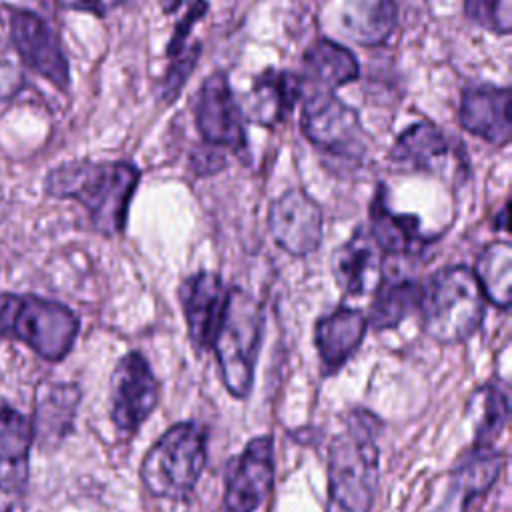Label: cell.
<instances>
[{"instance_id":"cell-27","label":"cell","mask_w":512,"mask_h":512,"mask_svg":"<svg viewBox=\"0 0 512 512\" xmlns=\"http://www.w3.org/2000/svg\"><path fill=\"white\" fill-rule=\"evenodd\" d=\"M470 414L474 422V434L478 446H486L494 436L502 432L510 414V400L504 386L490 382L478 388L470 400Z\"/></svg>"},{"instance_id":"cell-6","label":"cell","mask_w":512,"mask_h":512,"mask_svg":"<svg viewBox=\"0 0 512 512\" xmlns=\"http://www.w3.org/2000/svg\"><path fill=\"white\" fill-rule=\"evenodd\" d=\"M76 314L32 294H0V336L16 338L46 360H62L78 334Z\"/></svg>"},{"instance_id":"cell-18","label":"cell","mask_w":512,"mask_h":512,"mask_svg":"<svg viewBox=\"0 0 512 512\" xmlns=\"http://www.w3.org/2000/svg\"><path fill=\"white\" fill-rule=\"evenodd\" d=\"M366 328V314L348 306H340L316 322L314 344L326 372L338 370L356 352Z\"/></svg>"},{"instance_id":"cell-25","label":"cell","mask_w":512,"mask_h":512,"mask_svg":"<svg viewBox=\"0 0 512 512\" xmlns=\"http://www.w3.org/2000/svg\"><path fill=\"white\" fill-rule=\"evenodd\" d=\"M482 294L494 306L508 310L512 302V246L506 240L488 244L472 270Z\"/></svg>"},{"instance_id":"cell-12","label":"cell","mask_w":512,"mask_h":512,"mask_svg":"<svg viewBox=\"0 0 512 512\" xmlns=\"http://www.w3.org/2000/svg\"><path fill=\"white\" fill-rule=\"evenodd\" d=\"M10 36L22 62L52 82L58 90H68L70 68L52 28L26 8L10 10Z\"/></svg>"},{"instance_id":"cell-17","label":"cell","mask_w":512,"mask_h":512,"mask_svg":"<svg viewBox=\"0 0 512 512\" xmlns=\"http://www.w3.org/2000/svg\"><path fill=\"white\" fill-rule=\"evenodd\" d=\"M360 64L356 56L342 44L318 38L302 56V90L310 92H334L338 86L356 80ZM302 94V96H304Z\"/></svg>"},{"instance_id":"cell-8","label":"cell","mask_w":512,"mask_h":512,"mask_svg":"<svg viewBox=\"0 0 512 512\" xmlns=\"http://www.w3.org/2000/svg\"><path fill=\"white\" fill-rule=\"evenodd\" d=\"M194 120L204 144L222 152L244 148V116L226 72H214L202 82L194 100Z\"/></svg>"},{"instance_id":"cell-28","label":"cell","mask_w":512,"mask_h":512,"mask_svg":"<svg viewBox=\"0 0 512 512\" xmlns=\"http://www.w3.org/2000/svg\"><path fill=\"white\" fill-rule=\"evenodd\" d=\"M464 14L494 34L508 36L512 32V0H464Z\"/></svg>"},{"instance_id":"cell-22","label":"cell","mask_w":512,"mask_h":512,"mask_svg":"<svg viewBox=\"0 0 512 512\" xmlns=\"http://www.w3.org/2000/svg\"><path fill=\"white\" fill-rule=\"evenodd\" d=\"M450 154L448 136L432 122L422 120L400 132L390 148V160L408 170L432 172Z\"/></svg>"},{"instance_id":"cell-5","label":"cell","mask_w":512,"mask_h":512,"mask_svg":"<svg viewBox=\"0 0 512 512\" xmlns=\"http://www.w3.org/2000/svg\"><path fill=\"white\" fill-rule=\"evenodd\" d=\"M206 464V430L196 422L170 426L142 460L140 476L158 498H188Z\"/></svg>"},{"instance_id":"cell-29","label":"cell","mask_w":512,"mask_h":512,"mask_svg":"<svg viewBox=\"0 0 512 512\" xmlns=\"http://www.w3.org/2000/svg\"><path fill=\"white\" fill-rule=\"evenodd\" d=\"M198 52H200L198 44H186L178 54L170 56V64L162 78V90H160V96L166 104H170L174 98H178L192 68L196 66Z\"/></svg>"},{"instance_id":"cell-4","label":"cell","mask_w":512,"mask_h":512,"mask_svg":"<svg viewBox=\"0 0 512 512\" xmlns=\"http://www.w3.org/2000/svg\"><path fill=\"white\" fill-rule=\"evenodd\" d=\"M262 308L244 290L230 288L222 308V316L212 340L226 390L236 398H246L262 336Z\"/></svg>"},{"instance_id":"cell-24","label":"cell","mask_w":512,"mask_h":512,"mask_svg":"<svg viewBox=\"0 0 512 512\" xmlns=\"http://www.w3.org/2000/svg\"><path fill=\"white\" fill-rule=\"evenodd\" d=\"M422 296V284L414 278L382 276L366 316V322L374 330H388L398 326L412 310L418 308Z\"/></svg>"},{"instance_id":"cell-23","label":"cell","mask_w":512,"mask_h":512,"mask_svg":"<svg viewBox=\"0 0 512 512\" xmlns=\"http://www.w3.org/2000/svg\"><path fill=\"white\" fill-rule=\"evenodd\" d=\"M80 402V388L76 384H48L38 390L36 418L32 432L42 438L44 444H54L62 440L76 416Z\"/></svg>"},{"instance_id":"cell-21","label":"cell","mask_w":512,"mask_h":512,"mask_svg":"<svg viewBox=\"0 0 512 512\" xmlns=\"http://www.w3.org/2000/svg\"><path fill=\"white\" fill-rule=\"evenodd\" d=\"M32 424L16 410L0 412V490L18 492L28 478Z\"/></svg>"},{"instance_id":"cell-3","label":"cell","mask_w":512,"mask_h":512,"mask_svg":"<svg viewBox=\"0 0 512 512\" xmlns=\"http://www.w3.org/2000/svg\"><path fill=\"white\" fill-rule=\"evenodd\" d=\"M424 332L440 344L470 338L482 324L486 298L466 266L440 268L422 286L418 304Z\"/></svg>"},{"instance_id":"cell-30","label":"cell","mask_w":512,"mask_h":512,"mask_svg":"<svg viewBox=\"0 0 512 512\" xmlns=\"http://www.w3.org/2000/svg\"><path fill=\"white\" fill-rule=\"evenodd\" d=\"M206 12H208V2L206 0H192L190 2V6L186 8L182 18L178 20V24L174 28V34H172V38L168 42V48H166L168 58L178 54L188 44V36L192 32L194 22H198Z\"/></svg>"},{"instance_id":"cell-9","label":"cell","mask_w":512,"mask_h":512,"mask_svg":"<svg viewBox=\"0 0 512 512\" xmlns=\"http://www.w3.org/2000/svg\"><path fill=\"white\" fill-rule=\"evenodd\" d=\"M158 380L140 352L124 354L110 378V416L118 430L136 432L156 408Z\"/></svg>"},{"instance_id":"cell-1","label":"cell","mask_w":512,"mask_h":512,"mask_svg":"<svg viewBox=\"0 0 512 512\" xmlns=\"http://www.w3.org/2000/svg\"><path fill=\"white\" fill-rule=\"evenodd\" d=\"M138 180L140 170L132 162L74 160L52 168L44 188L50 196L80 202L92 226L104 236H114L124 232Z\"/></svg>"},{"instance_id":"cell-15","label":"cell","mask_w":512,"mask_h":512,"mask_svg":"<svg viewBox=\"0 0 512 512\" xmlns=\"http://www.w3.org/2000/svg\"><path fill=\"white\" fill-rule=\"evenodd\" d=\"M332 274L336 284L350 296L374 292L384 276V252L374 242L368 228H358L332 254Z\"/></svg>"},{"instance_id":"cell-7","label":"cell","mask_w":512,"mask_h":512,"mask_svg":"<svg viewBox=\"0 0 512 512\" xmlns=\"http://www.w3.org/2000/svg\"><path fill=\"white\" fill-rule=\"evenodd\" d=\"M300 126L304 136L322 152L360 160L368 150V134L358 112L334 92L304 94Z\"/></svg>"},{"instance_id":"cell-14","label":"cell","mask_w":512,"mask_h":512,"mask_svg":"<svg viewBox=\"0 0 512 512\" xmlns=\"http://www.w3.org/2000/svg\"><path fill=\"white\" fill-rule=\"evenodd\" d=\"M178 294L192 344L198 350L210 348L228 294L224 282L218 274L202 270L188 276Z\"/></svg>"},{"instance_id":"cell-31","label":"cell","mask_w":512,"mask_h":512,"mask_svg":"<svg viewBox=\"0 0 512 512\" xmlns=\"http://www.w3.org/2000/svg\"><path fill=\"white\" fill-rule=\"evenodd\" d=\"M226 166V156L222 154V150L212 148L208 144H204L202 150L192 154V168L196 174L206 176V174H214L218 170H222Z\"/></svg>"},{"instance_id":"cell-2","label":"cell","mask_w":512,"mask_h":512,"mask_svg":"<svg viewBox=\"0 0 512 512\" xmlns=\"http://www.w3.org/2000/svg\"><path fill=\"white\" fill-rule=\"evenodd\" d=\"M378 470L374 418L356 410L328 450V512H370Z\"/></svg>"},{"instance_id":"cell-11","label":"cell","mask_w":512,"mask_h":512,"mask_svg":"<svg viewBox=\"0 0 512 512\" xmlns=\"http://www.w3.org/2000/svg\"><path fill=\"white\" fill-rule=\"evenodd\" d=\"M322 208L300 188L282 192L268 210L272 240L292 256H306L322 242Z\"/></svg>"},{"instance_id":"cell-10","label":"cell","mask_w":512,"mask_h":512,"mask_svg":"<svg viewBox=\"0 0 512 512\" xmlns=\"http://www.w3.org/2000/svg\"><path fill=\"white\" fill-rule=\"evenodd\" d=\"M274 482L272 436L252 438L226 470L224 512H254L270 494Z\"/></svg>"},{"instance_id":"cell-32","label":"cell","mask_w":512,"mask_h":512,"mask_svg":"<svg viewBox=\"0 0 512 512\" xmlns=\"http://www.w3.org/2000/svg\"><path fill=\"white\" fill-rule=\"evenodd\" d=\"M68 10H84L96 16H106L118 8L124 0H58Z\"/></svg>"},{"instance_id":"cell-16","label":"cell","mask_w":512,"mask_h":512,"mask_svg":"<svg viewBox=\"0 0 512 512\" xmlns=\"http://www.w3.org/2000/svg\"><path fill=\"white\" fill-rule=\"evenodd\" d=\"M302 80L284 70H264L240 104L242 116L258 126L278 124L302 98Z\"/></svg>"},{"instance_id":"cell-19","label":"cell","mask_w":512,"mask_h":512,"mask_svg":"<svg viewBox=\"0 0 512 512\" xmlns=\"http://www.w3.org/2000/svg\"><path fill=\"white\" fill-rule=\"evenodd\" d=\"M374 242L384 254L404 256L420 252L432 238L422 234L414 214H398L386 202V190L378 188L370 204V228Z\"/></svg>"},{"instance_id":"cell-13","label":"cell","mask_w":512,"mask_h":512,"mask_svg":"<svg viewBox=\"0 0 512 512\" xmlns=\"http://www.w3.org/2000/svg\"><path fill=\"white\" fill-rule=\"evenodd\" d=\"M512 92L506 86H476L462 92L458 120L460 126L494 144L504 146L512 136Z\"/></svg>"},{"instance_id":"cell-20","label":"cell","mask_w":512,"mask_h":512,"mask_svg":"<svg viewBox=\"0 0 512 512\" xmlns=\"http://www.w3.org/2000/svg\"><path fill=\"white\" fill-rule=\"evenodd\" d=\"M398 22L394 0H342L338 26L342 34L362 46H378L390 38Z\"/></svg>"},{"instance_id":"cell-26","label":"cell","mask_w":512,"mask_h":512,"mask_svg":"<svg viewBox=\"0 0 512 512\" xmlns=\"http://www.w3.org/2000/svg\"><path fill=\"white\" fill-rule=\"evenodd\" d=\"M502 468V456L488 446H476L470 454L464 456L454 470L452 494L466 504L470 498L486 492L492 482L498 478Z\"/></svg>"}]
</instances>
